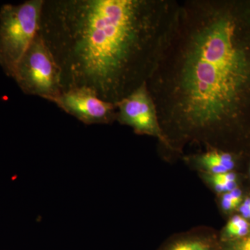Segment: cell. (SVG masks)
Returning a JSON list of instances; mask_svg holds the SVG:
<instances>
[{
	"instance_id": "13",
	"label": "cell",
	"mask_w": 250,
	"mask_h": 250,
	"mask_svg": "<svg viewBox=\"0 0 250 250\" xmlns=\"http://www.w3.org/2000/svg\"><path fill=\"white\" fill-rule=\"evenodd\" d=\"M237 213L250 222V189L247 192L246 197L238 208Z\"/></svg>"
},
{
	"instance_id": "2",
	"label": "cell",
	"mask_w": 250,
	"mask_h": 250,
	"mask_svg": "<svg viewBox=\"0 0 250 250\" xmlns=\"http://www.w3.org/2000/svg\"><path fill=\"white\" fill-rule=\"evenodd\" d=\"M177 0H44L39 34L62 92L86 88L116 104L147 83L165 45Z\"/></svg>"
},
{
	"instance_id": "8",
	"label": "cell",
	"mask_w": 250,
	"mask_h": 250,
	"mask_svg": "<svg viewBox=\"0 0 250 250\" xmlns=\"http://www.w3.org/2000/svg\"><path fill=\"white\" fill-rule=\"evenodd\" d=\"M218 231L207 226H198L175 233L166 239L157 250H220Z\"/></svg>"
},
{
	"instance_id": "11",
	"label": "cell",
	"mask_w": 250,
	"mask_h": 250,
	"mask_svg": "<svg viewBox=\"0 0 250 250\" xmlns=\"http://www.w3.org/2000/svg\"><path fill=\"white\" fill-rule=\"evenodd\" d=\"M250 189L246 185L242 186L216 196L217 206L220 213L227 219L236 213Z\"/></svg>"
},
{
	"instance_id": "9",
	"label": "cell",
	"mask_w": 250,
	"mask_h": 250,
	"mask_svg": "<svg viewBox=\"0 0 250 250\" xmlns=\"http://www.w3.org/2000/svg\"><path fill=\"white\" fill-rule=\"evenodd\" d=\"M202 182L215 196L231 191L237 188L246 186L244 172L233 171L225 173H197Z\"/></svg>"
},
{
	"instance_id": "5",
	"label": "cell",
	"mask_w": 250,
	"mask_h": 250,
	"mask_svg": "<svg viewBox=\"0 0 250 250\" xmlns=\"http://www.w3.org/2000/svg\"><path fill=\"white\" fill-rule=\"evenodd\" d=\"M115 104L117 109L116 121L121 125L129 126L136 134L155 138L161 150L165 154L167 142L147 83Z\"/></svg>"
},
{
	"instance_id": "12",
	"label": "cell",
	"mask_w": 250,
	"mask_h": 250,
	"mask_svg": "<svg viewBox=\"0 0 250 250\" xmlns=\"http://www.w3.org/2000/svg\"><path fill=\"white\" fill-rule=\"evenodd\" d=\"M220 250H250V231L246 237L238 241L220 243Z\"/></svg>"
},
{
	"instance_id": "1",
	"label": "cell",
	"mask_w": 250,
	"mask_h": 250,
	"mask_svg": "<svg viewBox=\"0 0 250 250\" xmlns=\"http://www.w3.org/2000/svg\"><path fill=\"white\" fill-rule=\"evenodd\" d=\"M147 85L167 142L250 156V0L178 1Z\"/></svg>"
},
{
	"instance_id": "7",
	"label": "cell",
	"mask_w": 250,
	"mask_h": 250,
	"mask_svg": "<svg viewBox=\"0 0 250 250\" xmlns=\"http://www.w3.org/2000/svg\"><path fill=\"white\" fill-rule=\"evenodd\" d=\"M184 164L197 173L219 174L246 170L249 158L236 153L218 149H208L185 154Z\"/></svg>"
},
{
	"instance_id": "10",
	"label": "cell",
	"mask_w": 250,
	"mask_h": 250,
	"mask_svg": "<svg viewBox=\"0 0 250 250\" xmlns=\"http://www.w3.org/2000/svg\"><path fill=\"white\" fill-rule=\"evenodd\" d=\"M250 231V222L236 213L228 218L223 228L218 231L220 243L238 241Z\"/></svg>"
},
{
	"instance_id": "3",
	"label": "cell",
	"mask_w": 250,
	"mask_h": 250,
	"mask_svg": "<svg viewBox=\"0 0 250 250\" xmlns=\"http://www.w3.org/2000/svg\"><path fill=\"white\" fill-rule=\"evenodd\" d=\"M43 3L28 0L0 9V67L7 77H14L18 62L39 33Z\"/></svg>"
},
{
	"instance_id": "6",
	"label": "cell",
	"mask_w": 250,
	"mask_h": 250,
	"mask_svg": "<svg viewBox=\"0 0 250 250\" xmlns=\"http://www.w3.org/2000/svg\"><path fill=\"white\" fill-rule=\"evenodd\" d=\"M49 102L85 125H109L116 121V104L102 100L88 88H71Z\"/></svg>"
},
{
	"instance_id": "14",
	"label": "cell",
	"mask_w": 250,
	"mask_h": 250,
	"mask_svg": "<svg viewBox=\"0 0 250 250\" xmlns=\"http://www.w3.org/2000/svg\"><path fill=\"white\" fill-rule=\"evenodd\" d=\"M245 174H246V184L247 187L250 188V156L248 159V163H247L246 170H245Z\"/></svg>"
},
{
	"instance_id": "4",
	"label": "cell",
	"mask_w": 250,
	"mask_h": 250,
	"mask_svg": "<svg viewBox=\"0 0 250 250\" xmlns=\"http://www.w3.org/2000/svg\"><path fill=\"white\" fill-rule=\"evenodd\" d=\"M13 79L23 93L47 101L62 93L60 69L39 33L18 62Z\"/></svg>"
}]
</instances>
